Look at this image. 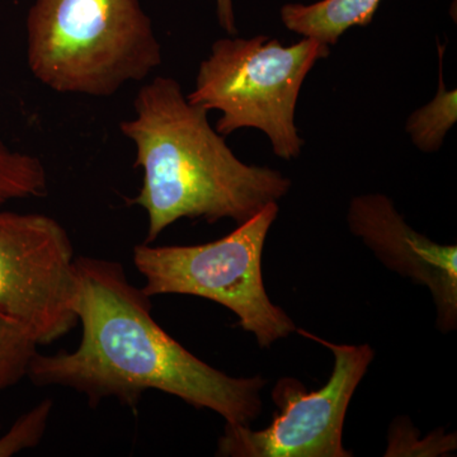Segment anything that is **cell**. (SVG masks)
<instances>
[{
	"label": "cell",
	"mask_w": 457,
	"mask_h": 457,
	"mask_svg": "<svg viewBox=\"0 0 457 457\" xmlns=\"http://www.w3.org/2000/svg\"><path fill=\"white\" fill-rule=\"evenodd\" d=\"M75 266L79 347L37 352L27 375L33 384L74 389L92 408L107 398L135 408L156 390L212 409L230 425L251 426L260 416L264 378H231L186 350L156 323L152 297L129 281L119 262L78 257Z\"/></svg>",
	"instance_id": "obj_1"
},
{
	"label": "cell",
	"mask_w": 457,
	"mask_h": 457,
	"mask_svg": "<svg viewBox=\"0 0 457 457\" xmlns=\"http://www.w3.org/2000/svg\"><path fill=\"white\" fill-rule=\"evenodd\" d=\"M134 110L120 130L137 149L134 167L143 170L139 194L129 204L146 212L147 245L180 219L243 224L290 191L279 171L239 161L210 125L209 111L191 104L173 78L144 84Z\"/></svg>",
	"instance_id": "obj_2"
},
{
	"label": "cell",
	"mask_w": 457,
	"mask_h": 457,
	"mask_svg": "<svg viewBox=\"0 0 457 457\" xmlns=\"http://www.w3.org/2000/svg\"><path fill=\"white\" fill-rule=\"evenodd\" d=\"M27 62L51 90L106 98L159 68L162 46L139 0H36Z\"/></svg>",
	"instance_id": "obj_3"
},
{
	"label": "cell",
	"mask_w": 457,
	"mask_h": 457,
	"mask_svg": "<svg viewBox=\"0 0 457 457\" xmlns=\"http://www.w3.org/2000/svg\"><path fill=\"white\" fill-rule=\"evenodd\" d=\"M329 54V45L311 37L287 47L267 36L221 38L201 62L187 99L206 111H220L215 130L222 137L258 129L278 158L291 161L303 145L295 125L300 89L315 62Z\"/></svg>",
	"instance_id": "obj_4"
},
{
	"label": "cell",
	"mask_w": 457,
	"mask_h": 457,
	"mask_svg": "<svg viewBox=\"0 0 457 457\" xmlns=\"http://www.w3.org/2000/svg\"><path fill=\"white\" fill-rule=\"evenodd\" d=\"M278 204H270L228 236L198 245L135 246L132 260L145 278L144 293L191 295L220 303L253 333L262 348L296 332L293 319L270 302L262 254Z\"/></svg>",
	"instance_id": "obj_5"
},
{
	"label": "cell",
	"mask_w": 457,
	"mask_h": 457,
	"mask_svg": "<svg viewBox=\"0 0 457 457\" xmlns=\"http://www.w3.org/2000/svg\"><path fill=\"white\" fill-rule=\"evenodd\" d=\"M299 335L326 345L335 368L321 389L308 392L299 380L284 378L272 390L278 407L272 423L261 431L227 423L219 438L218 456L351 457L342 433L352 396L368 372L375 352L369 345H335L303 329Z\"/></svg>",
	"instance_id": "obj_6"
},
{
	"label": "cell",
	"mask_w": 457,
	"mask_h": 457,
	"mask_svg": "<svg viewBox=\"0 0 457 457\" xmlns=\"http://www.w3.org/2000/svg\"><path fill=\"white\" fill-rule=\"evenodd\" d=\"M75 261L71 237L55 219L0 209V312L38 345L78 324Z\"/></svg>",
	"instance_id": "obj_7"
},
{
	"label": "cell",
	"mask_w": 457,
	"mask_h": 457,
	"mask_svg": "<svg viewBox=\"0 0 457 457\" xmlns=\"http://www.w3.org/2000/svg\"><path fill=\"white\" fill-rule=\"evenodd\" d=\"M350 230L394 272L426 285L437 306V327L446 333L457 324V246L441 245L414 231L384 195L351 201Z\"/></svg>",
	"instance_id": "obj_8"
},
{
	"label": "cell",
	"mask_w": 457,
	"mask_h": 457,
	"mask_svg": "<svg viewBox=\"0 0 457 457\" xmlns=\"http://www.w3.org/2000/svg\"><path fill=\"white\" fill-rule=\"evenodd\" d=\"M381 0H320L311 5L287 4L281 18L290 31L336 45L354 26H368Z\"/></svg>",
	"instance_id": "obj_9"
},
{
	"label": "cell",
	"mask_w": 457,
	"mask_h": 457,
	"mask_svg": "<svg viewBox=\"0 0 457 457\" xmlns=\"http://www.w3.org/2000/svg\"><path fill=\"white\" fill-rule=\"evenodd\" d=\"M47 192L49 179L41 159L11 149L0 132V204L46 197Z\"/></svg>",
	"instance_id": "obj_10"
},
{
	"label": "cell",
	"mask_w": 457,
	"mask_h": 457,
	"mask_svg": "<svg viewBox=\"0 0 457 457\" xmlns=\"http://www.w3.org/2000/svg\"><path fill=\"white\" fill-rule=\"evenodd\" d=\"M440 50V86L435 99L420 107L409 116L407 131L414 145L426 153L437 152L444 144L447 131L457 121L456 90H447L442 75V56L444 47Z\"/></svg>",
	"instance_id": "obj_11"
},
{
	"label": "cell",
	"mask_w": 457,
	"mask_h": 457,
	"mask_svg": "<svg viewBox=\"0 0 457 457\" xmlns=\"http://www.w3.org/2000/svg\"><path fill=\"white\" fill-rule=\"evenodd\" d=\"M37 342L22 324L0 312V393L29 375Z\"/></svg>",
	"instance_id": "obj_12"
},
{
	"label": "cell",
	"mask_w": 457,
	"mask_h": 457,
	"mask_svg": "<svg viewBox=\"0 0 457 457\" xmlns=\"http://www.w3.org/2000/svg\"><path fill=\"white\" fill-rule=\"evenodd\" d=\"M51 408L53 402L50 399L42 400L40 404L17 420L12 428L0 437V457L13 456L35 447L45 435Z\"/></svg>",
	"instance_id": "obj_13"
},
{
	"label": "cell",
	"mask_w": 457,
	"mask_h": 457,
	"mask_svg": "<svg viewBox=\"0 0 457 457\" xmlns=\"http://www.w3.org/2000/svg\"><path fill=\"white\" fill-rule=\"evenodd\" d=\"M219 23L230 35H236V18H234L233 0H216Z\"/></svg>",
	"instance_id": "obj_14"
},
{
	"label": "cell",
	"mask_w": 457,
	"mask_h": 457,
	"mask_svg": "<svg viewBox=\"0 0 457 457\" xmlns=\"http://www.w3.org/2000/svg\"><path fill=\"white\" fill-rule=\"evenodd\" d=\"M0 427H2V426H0Z\"/></svg>",
	"instance_id": "obj_15"
}]
</instances>
